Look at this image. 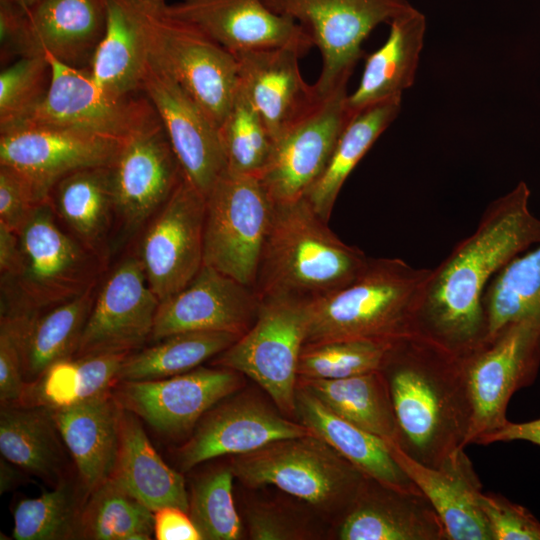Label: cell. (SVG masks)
<instances>
[{
  "mask_svg": "<svg viewBox=\"0 0 540 540\" xmlns=\"http://www.w3.org/2000/svg\"><path fill=\"white\" fill-rule=\"evenodd\" d=\"M234 473L219 468L198 479L189 496L188 513L205 540H237L242 523L232 495Z\"/></svg>",
  "mask_w": 540,
  "mask_h": 540,
  "instance_id": "obj_43",
  "label": "cell"
},
{
  "mask_svg": "<svg viewBox=\"0 0 540 540\" xmlns=\"http://www.w3.org/2000/svg\"><path fill=\"white\" fill-rule=\"evenodd\" d=\"M110 479L153 512L166 506L189 509L183 476L162 460L139 418L122 407L119 447Z\"/></svg>",
  "mask_w": 540,
  "mask_h": 540,
  "instance_id": "obj_31",
  "label": "cell"
},
{
  "mask_svg": "<svg viewBox=\"0 0 540 540\" xmlns=\"http://www.w3.org/2000/svg\"><path fill=\"white\" fill-rule=\"evenodd\" d=\"M310 302L289 297L261 299L255 321L214 365L256 382L282 413H296L298 364L306 341Z\"/></svg>",
  "mask_w": 540,
  "mask_h": 540,
  "instance_id": "obj_6",
  "label": "cell"
},
{
  "mask_svg": "<svg viewBox=\"0 0 540 540\" xmlns=\"http://www.w3.org/2000/svg\"><path fill=\"white\" fill-rule=\"evenodd\" d=\"M51 79L45 55L18 58L0 74V131L21 121L44 98Z\"/></svg>",
  "mask_w": 540,
  "mask_h": 540,
  "instance_id": "obj_44",
  "label": "cell"
},
{
  "mask_svg": "<svg viewBox=\"0 0 540 540\" xmlns=\"http://www.w3.org/2000/svg\"><path fill=\"white\" fill-rule=\"evenodd\" d=\"M389 24L386 41L366 56L359 85L347 96V107L352 113L371 104L402 96L403 91L415 81L424 45L426 17L412 7Z\"/></svg>",
  "mask_w": 540,
  "mask_h": 540,
  "instance_id": "obj_30",
  "label": "cell"
},
{
  "mask_svg": "<svg viewBox=\"0 0 540 540\" xmlns=\"http://www.w3.org/2000/svg\"><path fill=\"white\" fill-rule=\"evenodd\" d=\"M124 142L72 128L21 124L0 132V164L22 173L45 202L69 173L111 166Z\"/></svg>",
  "mask_w": 540,
  "mask_h": 540,
  "instance_id": "obj_16",
  "label": "cell"
},
{
  "mask_svg": "<svg viewBox=\"0 0 540 540\" xmlns=\"http://www.w3.org/2000/svg\"><path fill=\"white\" fill-rule=\"evenodd\" d=\"M164 0L149 28L152 54L220 127L238 89L236 57L196 26L173 16Z\"/></svg>",
  "mask_w": 540,
  "mask_h": 540,
  "instance_id": "obj_12",
  "label": "cell"
},
{
  "mask_svg": "<svg viewBox=\"0 0 540 540\" xmlns=\"http://www.w3.org/2000/svg\"><path fill=\"white\" fill-rule=\"evenodd\" d=\"M168 8L234 56L276 47L294 49L304 56L314 46L299 23L273 12L263 0H180Z\"/></svg>",
  "mask_w": 540,
  "mask_h": 540,
  "instance_id": "obj_21",
  "label": "cell"
},
{
  "mask_svg": "<svg viewBox=\"0 0 540 540\" xmlns=\"http://www.w3.org/2000/svg\"><path fill=\"white\" fill-rule=\"evenodd\" d=\"M106 0H40L26 10L28 55L89 68L106 27Z\"/></svg>",
  "mask_w": 540,
  "mask_h": 540,
  "instance_id": "obj_27",
  "label": "cell"
},
{
  "mask_svg": "<svg viewBox=\"0 0 540 540\" xmlns=\"http://www.w3.org/2000/svg\"><path fill=\"white\" fill-rule=\"evenodd\" d=\"M111 172L115 212L130 231L164 205L184 176L160 120L124 142Z\"/></svg>",
  "mask_w": 540,
  "mask_h": 540,
  "instance_id": "obj_20",
  "label": "cell"
},
{
  "mask_svg": "<svg viewBox=\"0 0 540 540\" xmlns=\"http://www.w3.org/2000/svg\"><path fill=\"white\" fill-rule=\"evenodd\" d=\"M520 181L493 200L475 230L430 269L418 311V334L466 356L485 344L483 297L493 277L514 257L540 243V219Z\"/></svg>",
  "mask_w": 540,
  "mask_h": 540,
  "instance_id": "obj_1",
  "label": "cell"
},
{
  "mask_svg": "<svg viewBox=\"0 0 540 540\" xmlns=\"http://www.w3.org/2000/svg\"><path fill=\"white\" fill-rule=\"evenodd\" d=\"M19 5H21L23 8L28 9L35 5L40 0H16Z\"/></svg>",
  "mask_w": 540,
  "mask_h": 540,
  "instance_id": "obj_54",
  "label": "cell"
},
{
  "mask_svg": "<svg viewBox=\"0 0 540 540\" xmlns=\"http://www.w3.org/2000/svg\"><path fill=\"white\" fill-rule=\"evenodd\" d=\"M154 534L157 540H202L188 511L175 506L154 511Z\"/></svg>",
  "mask_w": 540,
  "mask_h": 540,
  "instance_id": "obj_50",
  "label": "cell"
},
{
  "mask_svg": "<svg viewBox=\"0 0 540 540\" xmlns=\"http://www.w3.org/2000/svg\"><path fill=\"white\" fill-rule=\"evenodd\" d=\"M380 371L405 453L438 467L466 447L472 407L462 356L415 334L391 344Z\"/></svg>",
  "mask_w": 540,
  "mask_h": 540,
  "instance_id": "obj_2",
  "label": "cell"
},
{
  "mask_svg": "<svg viewBox=\"0 0 540 540\" xmlns=\"http://www.w3.org/2000/svg\"><path fill=\"white\" fill-rule=\"evenodd\" d=\"M44 55L51 67L48 90L27 116L7 129L39 124L126 141L159 120L146 96L114 95L94 81L88 68L69 66Z\"/></svg>",
  "mask_w": 540,
  "mask_h": 540,
  "instance_id": "obj_9",
  "label": "cell"
},
{
  "mask_svg": "<svg viewBox=\"0 0 540 540\" xmlns=\"http://www.w3.org/2000/svg\"><path fill=\"white\" fill-rule=\"evenodd\" d=\"M38 312L1 310L0 400L20 404L28 384L23 373V342L29 322Z\"/></svg>",
  "mask_w": 540,
  "mask_h": 540,
  "instance_id": "obj_45",
  "label": "cell"
},
{
  "mask_svg": "<svg viewBox=\"0 0 540 540\" xmlns=\"http://www.w3.org/2000/svg\"><path fill=\"white\" fill-rule=\"evenodd\" d=\"M391 344L372 340L305 344L299 359L298 378L341 379L378 371Z\"/></svg>",
  "mask_w": 540,
  "mask_h": 540,
  "instance_id": "obj_42",
  "label": "cell"
},
{
  "mask_svg": "<svg viewBox=\"0 0 540 540\" xmlns=\"http://www.w3.org/2000/svg\"><path fill=\"white\" fill-rule=\"evenodd\" d=\"M112 395L120 407L135 414L158 432L185 433L222 399L240 386L238 372L218 367L197 369L175 376L121 381Z\"/></svg>",
  "mask_w": 540,
  "mask_h": 540,
  "instance_id": "obj_17",
  "label": "cell"
},
{
  "mask_svg": "<svg viewBox=\"0 0 540 540\" xmlns=\"http://www.w3.org/2000/svg\"><path fill=\"white\" fill-rule=\"evenodd\" d=\"M26 10L16 0H0V59L2 63L28 55Z\"/></svg>",
  "mask_w": 540,
  "mask_h": 540,
  "instance_id": "obj_49",
  "label": "cell"
},
{
  "mask_svg": "<svg viewBox=\"0 0 540 540\" xmlns=\"http://www.w3.org/2000/svg\"><path fill=\"white\" fill-rule=\"evenodd\" d=\"M401 102L402 96H397L366 106L355 112L344 127L323 172L304 196L326 221L346 179L397 118Z\"/></svg>",
  "mask_w": 540,
  "mask_h": 540,
  "instance_id": "obj_32",
  "label": "cell"
},
{
  "mask_svg": "<svg viewBox=\"0 0 540 540\" xmlns=\"http://www.w3.org/2000/svg\"><path fill=\"white\" fill-rule=\"evenodd\" d=\"M238 87L258 111L273 141L314 103L315 84L303 78L299 59L290 48L276 47L235 55Z\"/></svg>",
  "mask_w": 540,
  "mask_h": 540,
  "instance_id": "obj_24",
  "label": "cell"
},
{
  "mask_svg": "<svg viewBox=\"0 0 540 540\" xmlns=\"http://www.w3.org/2000/svg\"><path fill=\"white\" fill-rule=\"evenodd\" d=\"M515 440L528 441L540 446V418L522 423L508 420L501 428L482 437L477 444L488 445Z\"/></svg>",
  "mask_w": 540,
  "mask_h": 540,
  "instance_id": "obj_51",
  "label": "cell"
},
{
  "mask_svg": "<svg viewBox=\"0 0 540 540\" xmlns=\"http://www.w3.org/2000/svg\"><path fill=\"white\" fill-rule=\"evenodd\" d=\"M219 131L226 169L259 177L269 161L274 141L262 117L239 87Z\"/></svg>",
  "mask_w": 540,
  "mask_h": 540,
  "instance_id": "obj_41",
  "label": "cell"
},
{
  "mask_svg": "<svg viewBox=\"0 0 540 540\" xmlns=\"http://www.w3.org/2000/svg\"><path fill=\"white\" fill-rule=\"evenodd\" d=\"M480 504L493 540H540V522L525 507L483 492Z\"/></svg>",
  "mask_w": 540,
  "mask_h": 540,
  "instance_id": "obj_46",
  "label": "cell"
},
{
  "mask_svg": "<svg viewBox=\"0 0 540 540\" xmlns=\"http://www.w3.org/2000/svg\"><path fill=\"white\" fill-rule=\"evenodd\" d=\"M263 1L273 12L299 23L318 47L322 67L314 84L319 92L348 82L371 31L413 7L408 0Z\"/></svg>",
  "mask_w": 540,
  "mask_h": 540,
  "instance_id": "obj_11",
  "label": "cell"
},
{
  "mask_svg": "<svg viewBox=\"0 0 540 540\" xmlns=\"http://www.w3.org/2000/svg\"><path fill=\"white\" fill-rule=\"evenodd\" d=\"M152 532L154 512L110 478L83 503L78 538L147 540Z\"/></svg>",
  "mask_w": 540,
  "mask_h": 540,
  "instance_id": "obj_39",
  "label": "cell"
},
{
  "mask_svg": "<svg viewBox=\"0 0 540 540\" xmlns=\"http://www.w3.org/2000/svg\"><path fill=\"white\" fill-rule=\"evenodd\" d=\"M85 491L108 480L119 447L121 407L112 392L63 408H49Z\"/></svg>",
  "mask_w": 540,
  "mask_h": 540,
  "instance_id": "obj_28",
  "label": "cell"
},
{
  "mask_svg": "<svg viewBox=\"0 0 540 540\" xmlns=\"http://www.w3.org/2000/svg\"><path fill=\"white\" fill-rule=\"evenodd\" d=\"M298 384L341 418L399 446L392 399L380 370L341 379L298 378Z\"/></svg>",
  "mask_w": 540,
  "mask_h": 540,
  "instance_id": "obj_33",
  "label": "cell"
},
{
  "mask_svg": "<svg viewBox=\"0 0 540 540\" xmlns=\"http://www.w3.org/2000/svg\"><path fill=\"white\" fill-rule=\"evenodd\" d=\"M248 532L254 540L306 538V531L288 514L268 504L251 506L247 511Z\"/></svg>",
  "mask_w": 540,
  "mask_h": 540,
  "instance_id": "obj_48",
  "label": "cell"
},
{
  "mask_svg": "<svg viewBox=\"0 0 540 540\" xmlns=\"http://www.w3.org/2000/svg\"><path fill=\"white\" fill-rule=\"evenodd\" d=\"M60 435L44 406L2 404L1 455L28 473L58 484L63 467Z\"/></svg>",
  "mask_w": 540,
  "mask_h": 540,
  "instance_id": "obj_34",
  "label": "cell"
},
{
  "mask_svg": "<svg viewBox=\"0 0 540 540\" xmlns=\"http://www.w3.org/2000/svg\"><path fill=\"white\" fill-rule=\"evenodd\" d=\"M142 92L152 104L184 176L206 196L227 168L219 127L152 54Z\"/></svg>",
  "mask_w": 540,
  "mask_h": 540,
  "instance_id": "obj_15",
  "label": "cell"
},
{
  "mask_svg": "<svg viewBox=\"0 0 540 540\" xmlns=\"http://www.w3.org/2000/svg\"><path fill=\"white\" fill-rule=\"evenodd\" d=\"M260 303L254 288L203 264L188 285L160 302L151 337L159 341L189 331L241 336L255 321Z\"/></svg>",
  "mask_w": 540,
  "mask_h": 540,
  "instance_id": "obj_19",
  "label": "cell"
},
{
  "mask_svg": "<svg viewBox=\"0 0 540 540\" xmlns=\"http://www.w3.org/2000/svg\"><path fill=\"white\" fill-rule=\"evenodd\" d=\"M164 0H106L104 35L89 66L104 90L127 96L142 91L152 16Z\"/></svg>",
  "mask_w": 540,
  "mask_h": 540,
  "instance_id": "obj_26",
  "label": "cell"
},
{
  "mask_svg": "<svg viewBox=\"0 0 540 540\" xmlns=\"http://www.w3.org/2000/svg\"><path fill=\"white\" fill-rule=\"evenodd\" d=\"M341 540H449L422 492L384 485L366 476L356 500L342 517Z\"/></svg>",
  "mask_w": 540,
  "mask_h": 540,
  "instance_id": "obj_25",
  "label": "cell"
},
{
  "mask_svg": "<svg viewBox=\"0 0 540 540\" xmlns=\"http://www.w3.org/2000/svg\"><path fill=\"white\" fill-rule=\"evenodd\" d=\"M483 308L486 342L513 322L533 319L540 323V243L514 257L493 277Z\"/></svg>",
  "mask_w": 540,
  "mask_h": 540,
  "instance_id": "obj_37",
  "label": "cell"
},
{
  "mask_svg": "<svg viewBox=\"0 0 540 540\" xmlns=\"http://www.w3.org/2000/svg\"><path fill=\"white\" fill-rule=\"evenodd\" d=\"M51 199L39 204L18 232L21 262L9 279L14 296L2 309L41 312L93 285L92 257L55 220Z\"/></svg>",
  "mask_w": 540,
  "mask_h": 540,
  "instance_id": "obj_8",
  "label": "cell"
},
{
  "mask_svg": "<svg viewBox=\"0 0 540 540\" xmlns=\"http://www.w3.org/2000/svg\"><path fill=\"white\" fill-rule=\"evenodd\" d=\"M347 83L319 92L308 110L275 140L259 178L276 203L305 196L323 172L352 113L346 103Z\"/></svg>",
  "mask_w": 540,
  "mask_h": 540,
  "instance_id": "obj_13",
  "label": "cell"
},
{
  "mask_svg": "<svg viewBox=\"0 0 540 540\" xmlns=\"http://www.w3.org/2000/svg\"><path fill=\"white\" fill-rule=\"evenodd\" d=\"M96 295L92 285L48 311L33 315L23 342V373L36 382L55 362L75 355Z\"/></svg>",
  "mask_w": 540,
  "mask_h": 540,
  "instance_id": "obj_36",
  "label": "cell"
},
{
  "mask_svg": "<svg viewBox=\"0 0 540 540\" xmlns=\"http://www.w3.org/2000/svg\"><path fill=\"white\" fill-rule=\"evenodd\" d=\"M463 362L472 407L467 446L504 426L512 395L535 381L540 366V323L523 319L507 325L463 356Z\"/></svg>",
  "mask_w": 540,
  "mask_h": 540,
  "instance_id": "obj_10",
  "label": "cell"
},
{
  "mask_svg": "<svg viewBox=\"0 0 540 540\" xmlns=\"http://www.w3.org/2000/svg\"><path fill=\"white\" fill-rule=\"evenodd\" d=\"M83 504L76 489L60 481L49 492L21 500L14 509L16 540H64L78 538Z\"/></svg>",
  "mask_w": 540,
  "mask_h": 540,
  "instance_id": "obj_40",
  "label": "cell"
},
{
  "mask_svg": "<svg viewBox=\"0 0 540 540\" xmlns=\"http://www.w3.org/2000/svg\"><path fill=\"white\" fill-rule=\"evenodd\" d=\"M205 199L204 264L254 288L274 200L258 176L227 169Z\"/></svg>",
  "mask_w": 540,
  "mask_h": 540,
  "instance_id": "obj_7",
  "label": "cell"
},
{
  "mask_svg": "<svg viewBox=\"0 0 540 540\" xmlns=\"http://www.w3.org/2000/svg\"><path fill=\"white\" fill-rule=\"evenodd\" d=\"M314 434L266 403L238 397L210 409L190 439L179 449L178 462L187 471L212 458L255 451L271 442Z\"/></svg>",
  "mask_w": 540,
  "mask_h": 540,
  "instance_id": "obj_22",
  "label": "cell"
},
{
  "mask_svg": "<svg viewBox=\"0 0 540 540\" xmlns=\"http://www.w3.org/2000/svg\"><path fill=\"white\" fill-rule=\"evenodd\" d=\"M369 257L342 241L302 197L276 203L254 290L312 302L353 281Z\"/></svg>",
  "mask_w": 540,
  "mask_h": 540,
  "instance_id": "obj_3",
  "label": "cell"
},
{
  "mask_svg": "<svg viewBox=\"0 0 540 540\" xmlns=\"http://www.w3.org/2000/svg\"><path fill=\"white\" fill-rule=\"evenodd\" d=\"M159 304L139 258L125 259L96 295L74 357L138 348L152 334Z\"/></svg>",
  "mask_w": 540,
  "mask_h": 540,
  "instance_id": "obj_18",
  "label": "cell"
},
{
  "mask_svg": "<svg viewBox=\"0 0 540 540\" xmlns=\"http://www.w3.org/2000/svg\"><path fill=\"white\" fill-rule=\"evenodd\" d=\"M21 248L18 233L0 222V271L2 279L13 278L20 267Z\"/></svg>",
  "mask_w": 540,
  "mask_h": 540,
  "instance_id": "obj_52",
  "label": "cell"
},
{
  "mask_svg": "<svg viewBox=\"0 0 540 540\" xmlns=\"http://www.w3.org/2000/svg\"><path fill=\"white\" fill-rule=\"evenodd\" d=\"M231 468L246 486L273 485L317 508L343 516L366 478L315 434L280 439L235 455Z\"/></svg>",
  "mask_w": 540,
  "mask_h": 540,
  "instance_id": "obj_5",
  "label": "cell"
},
{
  "mask_svg": "<svg viewBox=\"0 0 540 540\" xmlns=\"http://www.w3.org/2000/svg\"><path fill=\"white\" fill-rule=\"evenodd\" d=\"M205 196L183 176L148 227L139 260L160 302L174 295L204 264Z\"/></svg>",
  "mask_w": 540,
  "mask_h": 540,
  "instance_id": "obj_14",
  "label": "cell"
},
{
  "mask_svg": "<svg viewBox=\"0 0 540 540\" xmlns=\"http://www.w3.org/2000/svg\"><path fill=\"white\" fill-rule=\"evenodd\" d=\"M429 273L430 269L415 268L400 258L369 257L353 281L310 302L305 344L393 343L418 334V311Z\"/></svg>",
  "mask_w": 540,
  "mask_h": 540,
  "instance_id": "obj_4",
  "label": "cell"
},
{
  "mask_svg": "<svg viewBox=\"0 0 540 540\" xmlns=\"http://www.w3.org/2000/svg\"><path fill=\"white\" fill-rule=\"evenodd\" d=\"M296 413L302 424L365 476L396 489L421 492L395 460L388 442L341 418L298 383Z\"/></svg>",
  "mask_w": 540,
  "mask_h": 540,
  "instance_id": "obj_29",
  "label": "cell"
},
{
  "mask_svg": "<svg viewBox=\"0 0 540 540\" xmlns=\"http://www.w3.org/2000/svg\"><path fill=\"white\" fill-rule=\"evenodd\" d=\"M41 203L22 173L0 164V222L18 233Z\"/></svg>",
  "mask_w": 540,
  "mask_h": 540,
  "instance_id": "obj_47",
  "label": "cell"
},
{
  "mask_svg": "<svg viewBox=\"0 0 540 540\" xmlns=\"http://www.w3.org/2000/svg\"><path fill=\"white\" fill-rule=\"evenodd\" d=\"M52 191L56 212L78 241L90 251L98 249L115 212L111 166L71 172Z\"/></svg>",
  "mask_w": 540,
  "mask_h": 540,
  "instance_id": "obj_35",
  "label": "cell"
},
{
  "mask_svg": "<svg viewBox=\"0 0 540 540\" xmlns=\"http://www.w3.org/2000/svg\"><path fill=\"white\" fill-rule=\"evenodd\" d=\"M389 444L395 460L440 517L449 540H493L480 504L481 483L464 448L431 467Z\"/></svg>",
  "mask_w": 540,
  "mask_h": 540,
  "instance_id": "obj_23",
  "label": "cell"
},
{
  "mask_svg": "<svg viewBox=\"0 0 540 540\" xmlns=\"http://www.w3.org/2000/svg\"><path fill=\"white\" fill-rule=\"evenodd\" d=\"M240 335L223 331H189L165 337L153 346L129 354L118 382L167 378L197 368L231 346Z\"/></svg>",
  "mask_w": 540,
  "mask_h": 540,
  "instance_id": "obj_38",
  "label": "cell"
},
{
  "mask_svg": "<svg viewBox=\"0 0 540 540\" xmlns=\"http://www.w3.org/2000/svg\"><path fill=\"white\" fill-rule=\"evenodd\" d=\"M15 464L1 456L0 459V492L3 494L11 490L19 481V473Z\"/></svg>",
  "mask_w": 540,
  "mask_h": 540,
  "instance_id": "obj_53",
  "label": "cell"
}]
</instances>
